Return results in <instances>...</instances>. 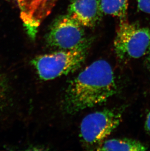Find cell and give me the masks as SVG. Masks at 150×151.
Masks as SVG:
<instances>
[{"label": "cell", "instance_id": "obj_5", "mask_svg": "<svg viewBox=\"0 0 150 151\" xmlns=\"http://www.w3.org/2000/svg\"><path fill=\"white\" fill-rule=\"evenodd\" d=\"M88 39L84 26L68 14L55 19L45 37L48 47L60 50L75 49Z\"/></svg>", "mask_w": 150, "mask_h": 151}, {"label": "cell", "instance_id": "obj_7", "mask_svg": "<svg viewBox=\"0 0 150 151\" xmlns=\"http://www.w3.org/2000/svg\"><path fill=\"white\" fill-rule=\"evenodd\" d=\"M98 151H143L147 147L139 141L127 138H113L104 141Z\"/></svg>", "mask_w": 150, "mask_h": 151}, {"label": "cell", "instance_id": "obj_12", "mask_svg": "<svg viewBox=\"0 0 150 151\" xmlns=\"http://www.w3.org/2000/svg\"><path fill=\"white\" fill-rule=\"evenodd\" d=\"M145 129L146 131L150 133V111L148 114L145 122Z\"/></svg>", "mask_w": 150, "mask_h": 151}, {"label": "cell", "instance_id": "obj_13", "mask_svg": "<svg viewBox=\"0 0 150 151\" xmlns=\"http://www.w3.org/2000/svg\"><path fill=\"white\" fill-rule=\"evenodd\" d=\"M146 64L147 67V68L150 71V47L149 48V50L148 51L146 55Z\"/></svg>", "mask_w": 150, "mask_h": 151}, {"label": "cell", "instance_id": "obj_3", "mask_svg": "<svg viewBox=\"0 0 150 151\" xmlns=\"http://www.w3.org/2000/svg\"><path fill=\"white\" fill-rule=\"evenodd\" d=\"M114 47L120 61L140 58L146 55L150 47V30L130 23L126 18L120 20Z\"/></svg>", "mask_w": 150, "mask_h": 151}, {"label": "cell", "instance_id": "obj_6", "mask_svg": "<svg viewBox=\"0 0 150 151\" xmlns=\"http://www.w3.org/2000/svg\"><path fill=\"white\" fill-rule=\"evenodd\" d=\"M101 0H71L68 14L84 27H95L102 18Z\"/></svg>", "mask_w": 150, "mask_h": 151}, {"label": "cell", "instance_id": "obj_11", "mask_svg": "<svg viewBox=\"0 0 150 151\" xmlns=\"http://www.w3.org/2000/svg\"><path fill=\"white\" fill-rule=\"evenodd\" d=\"M136 2L141 12L150 14V0H136Z\"/></svg>", "mask_w": 150, "mask_h": 151}, {"label": "cell", "instance_id": "obj_2", "mask_svg": "<svg viewBox=\"0 0 150 151\" xmlns=\"http://www.w3.org/2000/svg\"><path fill=\"white\" fill-rule=\"evenodd\" d=\"M92 41L88 39L84 44L70 50H60L34 58L32 64L41 80H50L74 73L84 62Z\"/></svg>", "mask_w": 150, "mask_h": 151}, {"label": "cell", "instance_id": "obj_10", "mask_svg": "<svg viewBox=\"0 0 150 151\" xmlns=\"http://www.w3.org/2000/svg\"><path fill=\"white\" fill-rule=\"evenodd\" d=\"M21 10V18L26 29L30 26L34 12L40 0H17Z\"/></svg>", "mask_w": 150, "mask_h": 151}, {"label": "cell", "instance_id": "obj_9", "mask_svg": "<svg viewBox=\"0 0 150 151\" xmlns=\"http://www.w3.org/2000/svg\"><path fill=\"white\" fill-rule=\"evenodd\" d=\"M129 5L128 0H101L104 14L121 19L126 18Z\"/></svg>", "mask_w": 150, "mask_h": 151}, {"label": "cell", "instance_id": "obj_1", "mask_svg": "<svg viewBox=\"0 0 150 151\" xmlns=\"http://www.w3.org/2000/svg\"><path fill=\"white\" fill-rule=\"evenodd\" d=\"M115 75L105 60H96L71 80L67 87L62 106L73 114L106 102L117 92Z\"/></svg>", "mask_w": 150, "mask_h": 151}, {"label": "cell", "instance_id": "obj_4", "mask_svg": "<svg viewBox=\"0 0 150 151\" xmlns=\"http://www.w3.org/2000/svg\"><path fill=\"white\" fill-rule=\"evenodd\" d=\"M121 113L115 109H104L91 113L82 119L80 137L88 147L97 148L119 126Z\"/></svg>", "mask_w": 150, "mask_h": 151}, {"label": "cell", "instance_id": "obj_8", "mask_svg": "<svg viewBox=\"0 0 150 151\" xmlns=\"http://www.w3.org/2000/svg\"><path fill=\"white\" fill-rule=\"evenodd\" d=\"M58 0H40L36 9L30 26L27 29L30 36H36L37 29L41 22L51 13Z\"/></svg>", "mask_w": 150, "mask_h": 151}]
</instances>
